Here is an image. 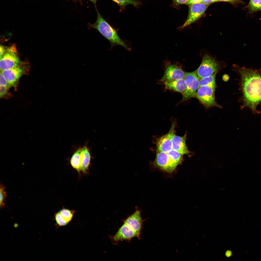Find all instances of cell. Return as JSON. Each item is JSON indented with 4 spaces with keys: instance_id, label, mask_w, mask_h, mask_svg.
Returning a JSON list of instances; mask_svg holds the SVG:
<instances>
[{
    "instance_id": "6da1fadb",
    "label": "cell",
    "mask_w": 261,
    "mask_h": 261,
    "mask_svg": "<svg viewBox=\"0 0 261 261\" xmlns=\"http://www.w3.org/2000/svg\"><path fill=\"white\" fill-rule=\"evenodd\" d=\"M233 70L240 77V90L242 94V109L248 108L254 114L260 112L257 109L261 102V70L239 67L234 64Z\"/></svg>"
},
{
    "instance_id": "30bf717a",
    "label": "cell",
    "mask_w": 261,
    "mask_h": 261,
    "mask_svg": "<svg viewBox=\"0 0 261 261\" xmlns=\"http://www.w3.org/2000/svg\"><path fill=\"white\" fill-rule=\"evenodd\" d=\"M189 6L187 18L183 24L179 27L180 29L184 28L200 18L203 14L209 5L199 3Z\"/></svg>"
},
{
    "instance_id": "52a82bcc",
    "label": "cell",
    "mask_w": 261,
    "mask_h": 261,
    "mask_svg": "<svg viewBox=\"0 0 261 261\" xmlns=\"http://www.w3.org/2000/svg\"><path fill=\"white\" fill-rule=\"evenodd\" d=\"M27 64L24 62H21L15 67L0 71L10 87L16 86L21 77L27 72L29 67Z\"/></svg>"
},
{
    "instance_id": "5bb4252c",
    "label": "cell",
    "mask_w": 261,
    "mask_h": 261,
    "mask_svg": "<svg viewBox=\"0 0 261 261\" xmlns=\"http://www.w3.org/2000/svg\"><path fill=\"white\" fill-rule=\"evenodd\" d=\"M144 221L141 218L140 210L136 207L135 212L127 217L124 223L140 235Z\"/></svg>"
},
{
    "instance_id": "f546056e",
    "label": "cell",
    "mask_w": 261,
    "mask_h": 261,
    "mask_svg": "<svg viewBox=\"0 0 261 261\" xmlns=\"http://www.w3.org/2000/svg\"><path fill=\"white\" fill-rule=\"evenodd\" d=\"M218 1H224L229 2L232 3H242V2L241 0H218Z\"/></svg>"
},
{
    "instance_id": "44dd1931",
    "label": "cell",
    "mask_w": 261,
    "mask_h": 261,
    "mask_svg": "<svg viewBox=\"0 0 261 261\" xmlns=\"http://www.w3.org/2000/svg\"><path fill=\"white\" fill-rule=\"evenodd\" d=\"M114 1L118 5L121 10L129 5H132L136 7L141 4L140 2L136 0H114Z\"/></svg>"
},
{
    "instance_id": "cb8c5ba5",
    "label": "cell",
    "mask_w": 261,
    "mask_h": 261,
    "mask_svg": "<svg viewBox=\"0 0 261 261\" xmlns=\"http://www.w3.org/2000/svg\"><path fill=\"white\" fill-rule=\"evenodd\" d=\"M10 87L6 86H0V97H3L7 93L8 90Z\"/></svg>"
},
{
    "instance_id": "ac0fdd59",
    "label": "cell",
    "mask_w": 261,
    "mask_h": 261,
    "mask_svg": "<svg viewBox=\"0 0 261 261\" xmlns=\"http://www.w3.org/2000/svg\"><path fill=\"white\" fill-rule=\"evenodd\" d=\"M81 147L78 148L73 153L70 160V163L72 167L81 175Z\"/></svg>"
},
{
    "instance_id": "f1b7e54d",
    "label": "cell",
    "mask_w": 261,
    "mask_h": 261,
    "mask_svg": "<svg viewBox=\"0 0 261 261\" xmlns=\"http://www.w3.org/2000/svg\"><path fill=\"white\" fill-rule=\"evenodd\" d=\"M218 1V0H202L201 3L204 4L209 5L213 3Z\"/></svg>"
},
{
    "instance_id": "7a4b0ae2",
    "label": "cell",
    "mask_w": 261,
    "mask_h": 261,
    "mask_svg": "<svg viewBox=\"0 0 261 261\" xmlns=\"http://www.w3.org/2000/svg\"><path fill=\"white\" fill-rule=\"evenodd\" d=\"M97 16L94 23H88L87 26L89 29H94L110 42V49L116 45L123 46L127 51L131 50V43L129 41L125 40L120 38L118 34L119 29H116L106 20L97 10Z\"/></svg>"
},
{
    "instance_id": "d6a6232c",
    "label": "cell",
    "mask_w": 261,
    "mask_h": 261,
    "mask_svg": "<svg viewBox=\"0 0 261 261\" xmlns=\"http://www.w3.org/2000/svg\"><path fill=\"white\" fill-rule=\"evenodd\" d=\"M112 0L113 1H114V0Z\"/></svg>"
},
{
    "instance_id": "277c9868",
    "label": "cell",
    "mask_w": 261,
    "mask_h": 261,
    "mask_svg": "<svg viewBox=\"0 0 261 261\" xmlns=\"http://www.w3.org/2000/svg\"><path fill=\"white\" fill-rule=\"evenodd\" d=\"M184 79L187 88L179 104L194 97L199 87L200 79L196 70L191 72H185Z\"/></svg>"
},
{
    "instance_id": "ba28073f",
    "label": "cell",
    "mask_w": 261,
    "mask_h": 261,
    "mask_svg": "<svg viewBox=\"0 0 261 261\" xmlns=\"http://www.w3.org/2000/svg\"><path fill=\"white\" fill-rule=\"evenodd\" d=\"M153 164L155 166L168 173L173 172L178 165L170 158L167 153L158 150Z\"/></svg>"
},
{
    "instance_id": "836d02e7",
    "label": "cell",
    "mask_w": 261,
    "mask_h": 261,
    "mask_svg": "<svg viewBox=\"0 0 261 261\" xmlns=\"http://www.w3.org/2000/svg\"></svg>"
},
{
    "instance_id": "4fadbf2b",
    "label": "cell",
    "mask_w": 261,
    "mask_h": 261,
    "mask_svg": "<svg viewBox=\"0 0 261 261\" xmlns=\"http://www.w3.org/2000/svg\"><path fill=\"white\" fill-rule=\"evenodd\" d=\"M140 235L124 223L113 237L112 240L115 242H117L123 240H130L135 237L139 239Z\"/></svg>"
},
{
    "instance_id": "7402d4cb",
    "label": "cell",
    "mask_w": 261,
    "mask_h": 261,
    "mask_svg": "<svg viewBox=\"0 0 261 261\" xmlns=\"http://www.w3.org/2000/svg\"><path fill=\"white\" fill-rule=\"evenodd\" d=\"M167 153L170 158L178 165L181 163L183 160V155L173 149Z\"/></svg>"
},
{
    "instance_id": "7c38bea8",
    "label": "cell",
    "mask_w": 261,
    "mask_h": 261,
    "mask_svg": "<svg viewBox=\"0 0 261 261\" xmlns=\"http://www.w3.org/2000/svg\"><path fill=\"white\" fill-rule=\"evenodd\" d=\"M187 134L182 136H177L174 134L172 139V149L182 155L186 154L190 157L194 155V153L189 151L186 144Z\"/></svg>"
},
{
    "instance_id": "ffe728a7",
    "label": "cell",
    "mask_w": 261,
    "mask_h": 261,
    "mask_svg": "<svg viewBox=\"0 0 261 261\" xmlns=\"http://www.w3.org/2000/svg\"><path fill=\"white\" fill-rule=\"evenodd\" d=\"M246 8L251 13L261 11V0H250Z\"/></svg>"
},
{
    "instance_id": "1f68e13d",
    "label": "cell",
    "mask_w": 261,
    "mask_h": 261,
    "mask_svg": "<svg viewBox=\"0 0 261 261\" xmlns=\"http://www.w3.org/2000/svg\"><path fill=\"white\" fill-rule=\"evenodd\" d=\"M88 0L90 1H91L94 4V5H95V7H96V2L97 0Z\"/></svg>"
},
{
    "instance_id": "e0dca14e",
    "label": "cell",
    "mask_w": 261,
    "mask_h": 261,
    "mask_svg": "<svg viewBox=\"0 0 261 261\" xmlns=\"http://www.w3.org/2000/svg\"><path fill=\"white\" fill-rule=\"evenodd\" d=\"M81 171L84 174L89 173V168L91 165V155L89 149L86 145L81 147Z\"/></svg>"
},
{
    "instance_id": "9a60e30c",
    "label": "cell",
    "mask_w": 261,
    "mask_h": 261,
    "mask_svg": "<svg viewBox=\"0 0 261 261\" xmlns=\"http://www.w3.org/2000/svg\"><path fill=\"white\" fill-rule=\"evenodd\" d=\"M75 212L74 210H70L63 207L56 213L54 218L57 227L67 225L72 220Z\"/></svg>"
},
{
    "instance_id": "83f0119b",
    "label": "cell",
    "mask_w": 261,
    "mask_h": 261,
    "mask_svg": "<svg viewBox=\"0 0 261 261\" xmlns=\"http://www.w3.org/2000/svg\"><path fill=\"white\" fill-rule=\"evenodd\" d=\"M202 0H189L186 4L190 5L194 4L201 3Z\"/></svg>"
},
{
    "instance_id": "5b68a950",
    "label": "cell",
    "mask_w": 261,
    "mask_h": 261,
    "mask_svg": "<svg viewBox=\"0 0 261 261\" xmlns=\"http://www.w3.org/2000/svg\"><path fill=\"white\" fill-rule=\"evenodd\" d=\"M15 44L7 47L2 57L0 59V71L15 67L21 62Z\"/></svg>"
},
{
    "instance_id": "484cf974",
    "label": "cell",
    "mask_w": 261,
    "mask_h": 261,
    "mask_svg": "<svg viewBox=\"0 0 261 261\" xmlns=\"http://www.w3.org/2000/svg\"><path fill=\"white\" fill-rule=\"evenodd\" d=\"M189 0H172L174 5L177 6L182 4H185Z\"/></svg>"
},
{
    "instance_id": "4dcf8cb0",
    "label": "cell",
    "mask_w": 261,
    "mask_h": 261,
    "mask_svg": "<svg viewBox=\"0 0 261 261\" xmlns=\"http://www.w3.org/2000/svg\"><path fill=\"white\" fill-rule=\"evenodd\" d=\"M226 256L227 257L230 256L232 255V252L229 251H227L225 253Z\"/></svg>"
},
{
    "instance_id": "d6986e66",
    "label": "cell",
    "mask_w": 261,
    "mask_h": 261,
    "mask_svg": "<svg viewBox=\"0 0 261 261\" xmlns=\"http://www.w3.org/2000/svg\"><path fill=\"white\" fill-rule=\"evenodd\" d=\"M217 73L200 79L199 87L203 86L209 87L215 90L216 84L215 81Z\"/></svg>"
},
{
    "instance_id": "8992f818",
    "label": "cell",
    "mask_w": 261,
    "mask_h": 261,
    "mask_svg": "<svg viewBox=\"0 0 261 261\" xmlns=\"http://www.w3.org/2000/svg\"><path fill=\"white\" fill-rule=\"evenodd\" d=\"M215 89L209 87H201L198 88L194 97L206 108L216 107L221 108V106L215 101Z\"/></svg>"
},
{
    "instance_id": "4316f807",
    "label": "cell",
    "mask_w": 261,
    "mask_h": 261,
    "mask_svg": "<svg viewBox=\"0 0 261 261\" xmlns=\"http://www.w3.org/2000/svg\"><path fill=\"white\" fill-rule=\"evenodd\" d=\"M7 47L2 45L0 46V58H1L5 52Z\"/></svg>"
},
{
    "instance_id": "d4e9b609",
    "label": "cell",
    "mask_w": 261,
    "mask_h": 261,
    "mask_svg": "<svg viewBox=\"0 0 261 261\" xmlns=\"http://www.w3.org/2000/svg\"><path fill=\"white\" fill-rule=\"evenodd\" d=\"M0 86H6L9 87H10L8 82L3 76L1 72H0Z\"/></svg>"
},
{
    "instance_id": "603a6c76",
    "label": "cell",
    "mask_w": 261,
    "mask_h": 261,
    "mask_svg": "<svg viewBox=\"0 0 261 261\" xmlns=\"http://www.w3.org/2000/svg\"><path fill=\"white\" fill-rule=\"evenodd\" d=\"M0 207H2L5 205L4 202L6 196V192L5 191V188L3 185H0Z\"/></svg>"
},
{
    "instance_id": "9c48e42d",
    "label": "cell",
    "mask_w": 261,
    "mask_h": 261,
    "mask_svg": "<svg viewBox=\"0 0 261 261\" xmlns=\"http://www.w3.org/2000/svg\"><path fill=\"white\" fill-rule=\"evenodd\" d=\"M185 72L180 66L172 64L169 62L165 65L164 73L159 83L163 84L165 82L171 80L184 79Z\"/></svg>"
},
{
    "instance_id": "3957f363",
    "label": "cell",
    "mask_w": 261,
    "mask_h": 261,
    "mask_svg": "<svg viewBox=\"0 0 261 261\" xmlns=\"http://www.w3.org/2000/svg\"><path fill=\"white\" fill-rule=\"evenodd\" d=\"M221 68L219 62L210 56L206 54L203 58L200 66L196 69L200 79L217 73Z\"/></svg>"
},
{
    "instance_id": "2e32d148",
    "label": "cell",
    "mask_w": 261,
    "mask_h": 261,
    "mask_svg": "<svg viewBox=\"0 0 261 261\" xmlns=\"http://www.w3.org/2000/svg\"><path fill=\"white\" fill-rule=\"evenodd\" d=\"M165 90H168L181 94L182 95L186 91L187 87L184 79L167 81L163 84Z\"/></svg>"
},
{
    "instance_id": "8fae6325",
    "label": "cell",
    "mask_w": 261,
    "mask_h": 261,
    "mask_svg": "<svg viewBox=\"0 0 261 261\" xmlns=\"http://www.w3.org/2000/svg\"><path fill=\"white\" fill-rule=\"evenodd\" d=\"M172 124L168 133L156 139L157 150L167 153L172 149V139L175 134V128L176 124L175 120L173 122Z\"/></svg>"
}]
</instances>
